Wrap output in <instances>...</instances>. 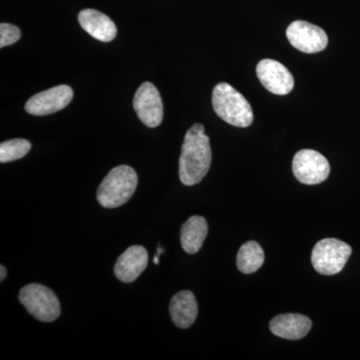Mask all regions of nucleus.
<instances>
[{"label": "nucleus", "mask_w": 360, "mask_h": 360, "mask_svg": "<svg viewBox=\"0 0 360 360\" xmlns=\"http://www.w3.org/2000/svg\"><path fill=\"white\" fill-rule=\"evenodd\" d=\"M208 233V225L205 217L194 215L186 220L180 231L182 248L189 255L198 252L202 248Z\"/></svg>", "instance_id": "obj_15"}, {"label": "nucleus", "mask_w": 360, "mask_h": 360, "mask_svg": "<svg viewBox=\"0 0 360 360\" xmlns=\"http://www.w3.org/2000/svg\"><path fill=\"white\" fill-rule=\"evenodd\" d=\"M169 312L172 321L177 328H191L198 314L195 296L189 290L179 291L172 298Z\"/></svg>", "instance_id": "obj_14"}, {"label": "nucleus", "mask_w": 360, "mask_h": 360, "mask_svg": "<svg viewBox=\"0 0 360 360\" xmlns=\"http://www.w3.org/2000/svg\"><path fill=\"white\" fill-rule=\"evenodd\" d=\"M20 302L39 321L52 322L60 315L58 296L41 284L30 283L21 288Z\"/></svg>", "instance_id": "obj_4"}, {"label": "nucleus", "mask_w": 360, "mask_h": 360, "mask_svg": "<svg viewBox=\"0 0 360 360\" xmlns=\"http://www.w3.org/2000/svg\"><path fill=\"white\" fill-rule=\"evenodd\" d=\"M148 264V250L141 245L130 246L116 262L115 276L122 283H134L146 270Z\"/></svg>", "instance_id": "obj_11"}, {"label": "nucleus", "mask_w": 360, "mask_h": 360, "mask_svg": "<svg viewBox=\"0 0 360 360\" xmlns=\"http://www.w3.org/2000/svg\"><path fill=\"white\" fill-rule=\"evenodd\" d=\"M212 106L215 113L229 124L248 127L253 122L250 103L231 84L221 82L212 92Z\"/></svg>", "instance_id": "obj_2"}, {"label": "nucleus", "mask_w": 360, "mask_h": 360, "mask_svg": "<svg viewBox=\"0 0 360 360\" xmlns=\"http://www.w3.org/2000/svg\"><path fill=\"white\" fill-rule=\"evenodd\" d=\"M72 98L73 90L70 86L58 85L30 97L25 104V110L35 116L52 115L66 108Z\"/></svg>", "instance_id": "obj_9"}, {"label": "nucleus", "mask_w": 360, "mask_h": 360, "mask_svg": "<svg viewBox=\"0 0 360 360\" xmlns=\"http://www.w3.org/2000/svg\"><path fill=\"white\" fill-rule=\"evenodd\" d=\"M286 37L293 47L304 53L321 52L328 44L326 32L307 21L296 20L291 23L286 30Z\"/></svg>", "instance_id": "obj_7"}, {"label": "nucleus", "mask_w": 360, "mask_h": 360, "mask_svg": "<svg viewBox=\"0 0 360 360\" xmlns=\"http://www.w3.org/2000/svg\"><path fill=\"white\" fill-rule=\"evenodd\" d=\"M257 75L265 89L277 96H285L295 87V78L290 71L283 63L274 59L259 61Z\"/></svg>", "instance_id": "obj_10"}, {"label": "nucleus", "mask_w": 360, "mask_h": 360, "mask_svg": "<svg viewBox=\"0 0 360 360\" xmlns=\"http://www.w3.org/2000/svg\"><path fill=\"white\" fill-rule=\"evenodd\" d=\"M21 32L18 26L1 23L0 25V47L8 46L14 44L20 39Z\"/></svg>", "instance_id": "obj_18"}, {"label": "nucleus", "mask_w": 360, "mask_h": 360, "mask_svg": "<svg viewBox=\"0 0 360 360\" xmlns=\"http://www.w3.org/2000/svg\"><path fill=\"white\" fill-rule=\"evenodd\" d=\"M134 108L139 120L150 129L158 127L162 122V99L160 91L151 82H144L137 89Z\"/></svg>", "instance_id": "obj_8"}, {"label": "nucleus", "mask_w": 360, "mask_h": 360, "mask_svg": "<svg viewBox=\"0 0 360 360\" xmlns=\"http://www.w3.org/2000/svg\"><path fill=\"white\" fill-rule=\"evenodd\" d=\"M352 252V248L340 239H321L312 250L311 264L322 276H335L345 266Z\"/></svg>", "instance_id": "obj_5"}, {"label": "nucleus", "mask_w": 360, "mask_h": 360, "mask_svg": "<svg viewBox=\"0 0 360 360\" xmlns=\"http://www.w3.org/2000/svg\"><path fill=\"white\" fill-rule=\"evenodd\" d=\"M32 149V143L26 139H15L0 144V162L7 163L25 158Z\"/></svg>", "instance_id": "obj_17"}, {"label": "nucleus", "mask_w": 360, "mask_h": 360, "mask_svg": "<svg viewBox=\"0 0 360 360\" xmlns=\"http://www.w3.org/2000/svg\"><path fill=\"white\" fill-rule=\"evenodd\" d=\"M139 184L134 168L120 165L111 169L97 191V200L105 208L120 207L131 198Z\"/></svg>", "instance_id": "obj_3"}, {"label": "nucleus", "mask_w": 360, "mask_h": 360, "mask_svg": "<svg viewBox=\"0 0 360 360\" xmlns=\"http://www.w3.org/2000/svg\"><path fill=\"white\" fill-rule=\"evenodd\" d=\"M210 137L200 123L187 130L179 158V179L184 186H193L205 179L212 165Z\"/></svg>", "instance_id": "obj_1"}, {"label": "nucleus", "mask_w": 360, "mask_h": 360, "mask_svg": "<svg viewBox=\"0 0 360 360\" xmlns=\"http://www.w3.org/2000/svg\"><path fill=\"white\" fill-rule=\"evenodd\" d=\"M264 262V252L257 241H248L239 248L236 265L239 271L251 274L257 271Z\"/></svg>", "instance_id": "obj_16"}, {"label": "nucleus", "mask_w": 360, "mask_h": 360, "mask_svg": "<svg viewBox=\"0 0 360 360\" xmlns=\"http://www.w3.org/2000/svg\"><path fill=\"white\" fill-rule=\"evenodd\" d=\"M292 172L298 181L314 186L328 179L330 165L321 153L312 149H302L293 158Z\"/></svg>", "instance_id": "obj_6"}, {"label": "nucleus", "mask_w": 360, "mask_h": 360, "mask_svg": "<svg viewBox=\"0 0 360 360\" xmlns=\"http://www.w3.org/2000/svg\"><path fill=\"white\" fill-rule=\"evenodd\" d=\"M78 21L85 32L99 41L110 42L117 34L115 23L108 15L96 9L80 11Z\"/></svg>", "instance_id": "obj_13"}, {"label": "nucleus", "mask_w": 360, "mask_h": 360, "mask_svg": "<svg viewBox=\"0 0 360 360\" xmlns=\"http://www.w3.org/2000/svg\"><path fill=\"white\" fill-rule=\"evenodd\" d=\"M312 322L305 315L297 314H279L269 323L274 335L285 340H297L309 335Z\"/></svg>", "instance_id": "obj_12"}, {"label": "nucleus", "mask_w": 360, "mask_h": 360, "mask_svg": "<svg viewBox=\"0 0 360 360\" xmlns=\"http://www.w3.org/2000/svg\"><path fill=\"white\" fill-rule=\"evenodd\" d=\"M0 271H1V274H0V281H4V278L6 277V269L4 265L0 266Z\"/></svg>", "instance_id": "obj_19"}]
</instances>
